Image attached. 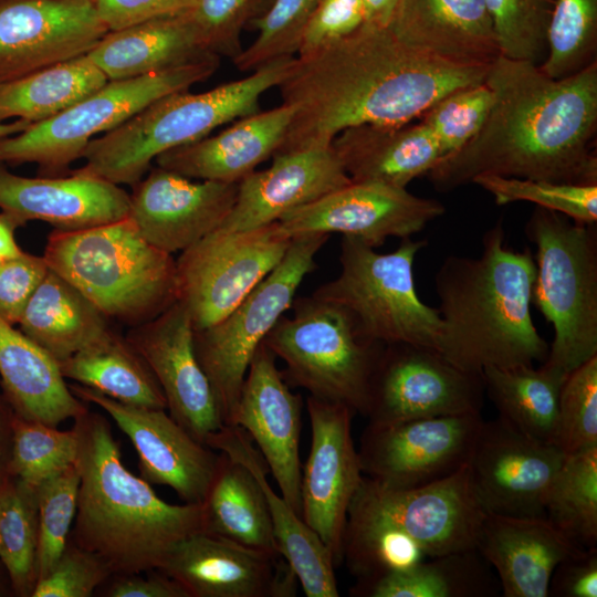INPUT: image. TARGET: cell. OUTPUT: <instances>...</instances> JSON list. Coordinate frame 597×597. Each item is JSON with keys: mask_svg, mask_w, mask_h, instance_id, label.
Listing matches in <instances>:
<instances>
[{"mask_svg": "<svg viewBox=\"0 0 597 597\" xmlns=\"http://www.w3.org/2000/svg\"><path fill=\"white\" fill-rule=\"evenodd\" d=\"M484 83L492 105L482 127L427 174L438 191L483 174L597 185V61L552 78L538 64L499 55Z\"/></svg>", "mask_w": 597, "mask_h": 597, "instance_id": "cell-1", "label": "cell"}, {"mask_svg": "<svg viewBox=\"0 0 597 597\" xmlns=\"http://www.w3.org/2000/svg\"><path fill=\"white\" fill-rule=\"evenodd\" d=\"M489 66L429 56L402 43L388 27L364 23L353 34L295 57L277 86L294 115L276 154L328 147L341 132L358 125L407 124L447 94L483 83Z\"/></svg>", "mask_w": 597, "mask_h": 597, "instance_id": "cell-2", "label": "cell"}, {"mask_svg": "<svg viewBox=\"0 0 597 597\" xmlns=\"http://www.w3.org/2000/svg\"><path fill=\"white\" fill-rule=\"evenodd\" d=\"M535 274L534 256L509 247L502 220L484 233L478 258L447 256L434 275L438 352L481 375L486 367L544 363L549 346L531 313Z\"/></svg>", "mask_w": 597, "mask_h": 597, "instance_id": "cell-3", "label": "cell"}, {"mask_svg": "<svg viewBox=\"0 0 597 597\" xmlns=\"http://www.w3.org/2000/svg\"><path fill=\"white\" fill-rule=\"evenodd\" d=\"M80 472L71 540L100 556L113 575L160 567L181 540L206 532L205 503L170 504L123 463L108 420L85 410L73 419Z\"/></svg>", "mask_w": 597, "mask_h": 597, "instance_id": "cell-4", "label": "cell"}, {"mask_svg": "<svg viewBox=\"0 0 597 597\" xmlns=\"http://www.w3.org/2000/svg\"><path fill=\"white\" fill-rule=\"evenodd\" d=\"M295 56L274 60L250 75L209 91L161 96L85 148L78 169L134 187L161 154L260 111L261 97L286 77Z\"/></svg>", "mask_w": 597, "mask_h": 597, "instance_id": "cell-5", "label": "cell"}, {"mask_svg": "<svg viewBox=\"0 0 597 597\" xmlns=\"http://www.w3.org/2000/svg\"><path fill=\"white\" fill-rule=\"evenodd\" d=\"M49 269L78 289L109 320L130 327L178 301L176 260L146 241L127 216L87 229L49 234Z\"/></svg>", "mask_w": 597, "mask_h": 597, "instance_id": "cell-6", "label": "cell"}, {"mask_svg": "<svg viewBox=\"0 0 597 597\" xmlns=\"http://www.w3.org/2000/svg\"><path fill=\"white\" fill-rule=\"evenodd\" d=\"M525 234L536 248L532 304L554 331L544 364L568 376L597 356V226L536 207Z\"/></svg>", "mask_w": 597, "mask_h": 597, "instance_id": "cell-7", "label": "cell"}, {"mask_svg": "<svg viewBox=\"0 0 597 597\" xmlns=\"http://www.w3.org/2000/svg\"><path fill=\"white\" fill-rule=\"evenodd\" d=\"M426 240L404 238L379 253L362 240L343 235L339 274L312 295L343 308L365 342L411 344L438 352L441 317L417 293L413 263Z\"/></svg>", "mask_w": 597, "mask_h": 597, "instance_id": "cell-8", "label": "cell"}, {"mask_svg": "<svg viewBox=\"0 0 597 597\" xmlns=\"http://www.w3.org/2000/svg\"><path fill=\"white\" fill-rule=\"evenodd\" d=\"M292 308L263 341L284 362V380L365 417L384 345L363 341L343 308L313 295L295 298Z\"/></svg>", "mask_w": 597, "mask_h": 597, "instance_id": "cell-9", "label": "cell"}, {"mask_svg": "<svg viewBox=\"0 0 597 597\" xmlns=\"http://www.w3.org/2000/svg\"><path fill=\"white\" fill-rule=\"evenodd\" d=\"M220 57L147 74L108 81L55 116L0 138V164H36L40 176L69 174L88 143L119 126L157 98L189 90L209 78Z\"/></svg>", "mask_w": 597, "mask_h": 597, "instance_id": "cell-10", "label": "cell"}, {"mask_svg": "<svg viewBox=\"0 0 597 597\" xmlns=\"http://www.w3.org/2000/svg\"><path fill=\"white\" fill-rule=\"evenodd\" d=\"M329 234L291 239L280 263L216 324L193 331L198 362L216 396L223 423L231 425L249 365L265 336L292 307L304 277L316 268V254Z\"/></svg>", "mask_w": 597, "mask_h": 597, "instance_id": "cell-11", "label": "cell"}, {"mask_svg": "<svg viewBox=\"0 0 597 597\" xmlns=\"http://www.w3.org/2000/svg\"><path fill=\"white\" fill-rule=\"evenodd\" d=\"M291 238L271 224L214 230L176 259L178 301L193 331L224 318L280 263Z\"/></svg>", "mask_w": 597, "mask_h": 597, "instance_id": "cell-12", "label": "cell"}, {"mask_svg": "<svg viewBox=\"0 0 597 597\" xmlns=\"http://www.w3.org/2000/svg\"><path fill=\"white\" fill-rule=\"evenodd\" d=\"M481 374L465 371L439 352L411 344L384 345L369 391L366 418L383 426L419 418L480 412Z\"/></svg>", "mask_w": 597, "mask_h": 597, "instance_id": "cell-13", "label": "cell"}, {"mask_svg": "<svg viewBox=\"0 0 597 597\" xmlns=\"http://www.w3.org/2000/svg\"><path fill=\"white\" fill-rule=\"evenodd\" d=\"M483 422L473 412L368 423L357 449L362 473L392 489L444 479L469 462Z\"/></svg>", "mask_w": 597, "mask_h": 597, "instance_id": "cell-14", "label": "cell"}, {"mask_svg": "<svg viewBox=\"0 0 597 597\" xmlns=\"http://www.w3.org/2000/svg\"><path fill=\"white\" fill-rule=\"evenodd\" d=\"M311 449L301 475V517L334 557L343 562L350 502L364 478L352 436L355 413L345 405L308 396Z\"/></svg>", "mask_w": 597, "mask_h": 597, "instance_id": "cell-15", "label": "cell"}, {"mask_svg": "<svg viewBox=\"0 0 597 597\" xmlns=\"http://www.w3.org/2000/svg\"><path fill=\"white\" fill-rule=\"evenodd\" d=\"M353 499L401 528L428 557L476 549L486 515L468 463L444 479L410 489L387 488L364 476Z\"/></svg>", "mask_w": 597, "mask_h": 597, "instance_id": "cell-16", "label": "cell"}, {"mask_svg": "<svg viewBox=\"0 0 597 597\" xmlns=\"http://www.w3.org/2000/svg\"><path fill=\"white\" fill-rule=\"evenodd\" d=\"M446 208L407 188L352 181L320 199L285 213L280 230L289 238L333 232L354 237L376 249L388 238H410L442 216Z\"/></svg>", "mask_w": 597, "mask_h": 597, "instance_id": "cell-17", "label": "cell"}, {"mask_svg": "<svg viewBox=\"0 0 597 597\" xmlns=\"http://www.w3.org/2000/svg\"><path fill=\"white\" fill-rule=\"evenodd\" d=\"M565 454L501 418L483 422L468 462L473 489L489 514L546 517L552 484Z\"/></svg>", "mask_w": 597, "mask_h": 597, "instance_id": "cell-18", "label": "cell"}, {"mask_svg": "<svg viewBox=\"0 0 597 597\" xmlns=\"http://www.w3.org/2000/svg\"><path fill=\"white\" fill-rule=\"evenodd\" d=\"M69 388L82 401L103 409L129 438L144 480L171 488L185 503L206 501L220 454L196 440L166 409L126 405L80 384Z\"/></svg>", "mask_w": 597, "mask_h": 597, "instance_id": "cell-19", "label": "cell"}, {"mask_svg": "<svg viewBox=\"0 0 597 597\" xmlns=\"http://www.w3.org/2000/svg\"><path fill=\"white\" fill-rule=\"evenodd\" d=\"M107 32L93 0H0V83L85 55Z\"/></svg>", "mask_w": 597, "mask_h": 597, "instance_id": "cell-20", "label": "cell"}, {"mask_svg": "<svg viewBox=\"0 0 597 597\" xmlns=\"http://www.w3.org/2000/svg\"><path fill=\"white\" fill-rule=\"evenodd\" d=\"M157 570L176 580L188 597H293L300 586L280 553L210 532L178 542Z\"/></svg>", "mask_w": 597, "mask_h": 597, "instance_id": "cell-21", "label": "cell"}, {"mask_svg": "<svg viewBox=\"0 0 597 597\" xmlns=\"http://www.w3.org/2000/svg\"><path fill=\"white\" fill-rule=\"evenodd\" d=\"M126 338L156 377L170 417L205 444L224 423L196 356L193 327L186 308L176 302L155 318L130 327Z\"/></svg>", "mask_w": 597, "mask_h": 597, "instance_id": "cell-22", "label": "cell"}, {"mask_svg": "<svg viewBox=\"0 0 597 597\" xmlns=\"http://www.w3.org/2000/svg\"><path fill=\"white\" fill-rule=\"evenodd\" d=\"M276 357L262 343L249 365L231 425L254 441L281 495L301 516L302 399L291 391Z\"/></svg>", "mask_w": 597, "mask_h": 597, "instance_id": "cell-23", "label": "cell"}, {"mask_svg": "<svg viewBox=\"0 0 597 597\" xmlns=\"http://www.w3.org/2000/svg\"><path fill=\"white\" fill-rule=\"evenodd\" d=\"M132 188L128 217L146 241L169 254L217 230L238 192V184L196 181L158 166Z\"/></svg>", "mask_w": 597, "mask_h": 597, "instance_id": "cell-24", "label": "cell"}, {"mask_svg": "<svg viewBox=\"0 0 597 597\" xmlns=\"http://www.w3.org/2000/svg\"><path fill=\"white\" fill-rule=\"evenodd\" d=\"M0 209L18 227L44 221L73 231L126 218L129 193L81 169L56 177L18 176L0 164Z\"/></svg>", "mask_w": 597, "mask_h": 597, "instance_id": "cell-25", "label": "cell"}, {"mask_svg": "<svg viewBox=\"0 0 597 597\" xmlns=\"http://www.w3.org/2000/svg\"><path fill=\"white\" fill-rule=\"evenodd\" d=\"M272 165L238 184L233 208L218 228L245 231L279 221L349 182L332 146L276 154Z\"/></svg>", "mask_w": 597, "mask_h": 597, "instance_id": "cell-26", "label": "cell"}, {"mask_svg": "<svg viewBox=\"0 0 597 597\" xmlns=\"http://www.w3.org/2000/svg\"><path fill=\"white\" fill-rule=\"evenodd\" d=\"M388 29L406 45L465 66H489L500 49L484 0H398Z\"/></svg>", "mask_w": 597, "mask_h": 597, "instance_id": "cell-27", "label": "cell"}, {"mask_svg": "<svg viewBox=\"0 0 597 597\" xmlns=\"http://www.w3.org/2000/svg\"><path fill=\"white\" fill-rule=\"evenodd\" d=\"M293 115L294 108L285 103L259 111L213 136L168 150L154 163L196 180L239 184L277 153Z\"/></svg>", "mask_w": 597, "mask_h": 597, "instance_id": "cell-28", "label": "cell"}, {"mask_svg": "<svg viewBox=\"0 0 597 597\" xmlns=\"http://www.w3.org/2000/svg\"><path fill=\"white\" fill-rule=\"evenodd\" d=\"M475 548L496 569L505 597H547L555 566L582 547L546 517L486 513Z\"/></svg>", "mask_w": 597, "mask_h": 597, "instance_id": "cell-29", "label": "cell"}, {"mask_svg": "<svg viewBox=\"0 0 597 597\" xmlns=\"http://www.w3.org/2000/svg\"><path fill=\"white\" fill-rule=\"evenodd\" d=\"M250 436L238 426L224 425L210 434L206 446L249 468L266 496L280 554L295 573L307 597H337L335 562L329 549L282 495L271 488L268 465Z\"/></svg>", "mask_w": 597, "mask_h": 597, "instance_id": "cell-30", "label": "cell"}, {"mask_svg": "<svg viewBox=\"0 0 597 597\" xmlns=\"http://www.w3.org/2000/svg\"><path fill=\"white\" fill-rule=\"evenodd\" d=\"M331 146L352 181L404 188L442 157L438 139L421 122L349 127Z\"/></svg>", "mask_w": 597, "mask_h": 597, "instance_id": "cell-31", "label": "cell"}, {"mask_svg": "<svg viewBox=\"0 0 597 597\" xmlns=\"http://www.w3.org/2000/svg\"><path fill=\"white\" fill-rule=\"evenodd\" d=\"M87 55L108 81L219 57L206 49L188 11L108 31Z\"/></svg>", "mask_w": 597, "mask_h": 597, "instance_id": "cell-32", "label": "cell"}, {"mask_svg": "<svg viewBox=\"0 0 597 597\" xmlns=\"http://www.w3.org/2000/svg\"><path fill=\"white\" fill-rule=\"evenodd\" d=\"M0 376L4 399L24 419L57 427L88 409L70 390L56 360L1 316Z\"/></svg>", "mask_w": 597, "mask_h": 597, "instance_id": "cell-33", "label": "cell"}, {"mask_svg": "<svg viewBox=\"0 0 597 597\" xmlns=\"http://www.w3.org/2000/svg\"><path fill=\"white\" fill-rule=\"evenodd\" d=\"M60 363L108 328V318L78 289L49 269L18 323Z\"/></svg>", "mask_w": 597, "mask_h": 597, "instance_id": "cell-34", "label": "cell"}, {"mask_svg": "<svg viewBox=\"0 0 597 597\" xmlns=\"http://www.w3.org/2000/svg\"><path fill=\"white\" fill-rule=\"evenodd\" d=\"M62 376L126 405L167 409L153 371L127 341L111 327L57 363Z\"/></svg>", "mask_w": 597, "mask_h": 597, "instance_id": "cell-35", "label": "cell"}, {"mask_svg": "<svg viewBox=\"0 0 597 597\" xmlns=\"http://www.w3.org/2000/svg\"><path fill=\"white\" fill-rule=\"evenodd\" d=\"M203 503L206 532L280 553L264 491L241 462L220 452L218 470Z\"/></svg>", "mask_w": 597, "mask_h": 597, "instance_id": "cell-36", "label": "cell"}, {"mask_svg": "<svg viewBox=\"0 0 597 597\" xmlns=\"http://www.w3.org/2000/svg\"><path fill=\"white\" fill-rule=\"evenodd\" d=\"M567 376L542 363L540 367H486L484 389L502 420L524 436L555 446L558 401Z\"/></svg>", "mask_w": 597, "mask_h": 597, "instance_id": "cell-37", "label": "cell"}, {"mask_svg": "<svg viewBox=\"0 0 597 597\" xmlns=\"http://www.w3.org/2000/svg\"><path fill=\"white\" fill-rule=\"evenodd\" d=\"M107 82L85 54L0 83V122L49 119Z\"/></svg>", "mask_w": 597, "mask_h": 597, "instance_id": "cell-38", "label": "cell"}, {"mask_svg": "<svg viewBox=\"0 0 597 597\" xmlns=\"http://www.w3.org/2000/svg\"><path fill=\"white\" fill-rule=\"evenodd\" d=\"M494 591L489 564L476 549L428 557L349 590L357 597H484Z\"/></svg>", "mask_w": 597, "mask_h": 597, "instance_id": "cell-39", "label": "cell"}, {"mask_svg": "<svg viewBox=\"0 0 597 597\" xmlns=\"http://www.w3.org/2000/svg\"><path fill=\"white\" fill-rule=\"evenodd\" d=\"M426 558L422 547L401 528L352 500L343 536V561L356 583L408 569Z\"/></svg>", "mask_w": 597, "mask_h": 597, "instance_id": "cell-40", "label": "cell"}, {"mask_svg": "<svg viewBox=\"0 0 597 597\" xmlns=\"http://www.w3.org/2000/svg\"><path fill=\"white\" fill-rule=\"evenodd\" d=\"M546 519L574 545L597 544V447L565 455L552 484Z\"/></svg>", "mask_w": 597, "mask_h": 597, "instance_id": "cell-41", "label": "cell"}, {"mask_svg": "<svg viewBox=\"0 0 597 597\" xmlns=\"http://www.w3.org/2000/svg\"><path fill=\"white\" fill-rule=\"evenodd\" d=\"M36 488L11 475L0 486V559L21 596H31L36 583Z\"/></svg>", "mask_w": 597, "mask_h": 597, "instance_id": "cell-42", "label": "cell"}, {"mask_svg": "<svg viewBox=\"0 0 597 597\" xmlns=\"http://www.w3.org/2000/svg\"><path fill=\"white\" fill-rule=\"evenodd\" d=\"M597 0H556L541 71L552 78L572 75L596 62Z\"/></svg>", "mask_w": 597, "mask_h": 597, "instance_id": "cell-43", "label": "cell"}, {"mask_svg": "<svg viewBox=\"0 0 597 597\" xmlns=\"http://www.w3.org/2000/svg\"><path fill=\"white\" fill-rule=\"evenodd\" d=\"M77 437L73 428L24 419L13 412L11 420L10 473L38 488L52 475L75 463Z\"/></svg>", "mask_w": 597, "mask_h": 597, "instance_id": "cell-44", "label": "cell"}, {"mask_svg": "<svg viewBox=\"0 0 597 597\" xmlns=\"http://www.w3.org/2000/svg\"><path fill=\"white\" fill-rule=\"evenodd\" d=\"M472 184L492 195L498 205L526 201L578 222H597V185L564 184L492 174L479 175Z\"/></svg>", "mask_w": 597, "mask_h": 597, "instance_id": "cell-45", "label": "cell"}, {"mask_svg": "<svg viewBox=\"0 0 597 597\" xmlns=\"http://www.w3.org/2000/svg\"><path fill=\"white\" fill-rule=\"evenodd\" d=\"M80 472L74 464L38 488L36 580L53 568L62 555L77 510Z\"/></svg>", "mask_w": 597, "mask_h": 597, "instance_id": "cell-46", "label": "cell"}, {"mask_svg": "<svg viewBox=\"0 0 597 597\" xmlns=\"http://www.w3.org/2000/svg\"><path fill=\"white\" fill-rule=\"evenodd\" d=\"M321 0H273L271 7L253 20L255 40L233 60L241 72L297 54L305 28Z\"/></svg>", "mask_w": 597, "mask_h": 597, "instance_id": "cell-47", "label": "cell"}, {"mask_svg": "<svg viewBox=\"0 0 597 597\" xmlns=\"http://www.w3.org/2000/svg\"><path fill=\"white\" fill-rule=\"evenodd\" d=\"M501 55L538 64L547 52L554 0H484Z\"/></svg>", "mask_w": 597, "mask_h": 597, "instance_id": "cell-48", "label": "cell"}, {"mask_svg": "<svg viewBox=\"0 0 597 597\" xmlns=\"http://www.w3.org/2000/svg\"><path fill=\"white\" fill-rule=\"evenodd\" d=\"M555 446L565 455L597 447V356L574 369L562 386Z\"/></svg>", "mask_w": 597, "mask_h": 597, "instance_id": "cell-49", "label": "cell"}, {"mask_svg": "<svg viewBox=\"0 0 597 597\" xmlns=\"http://www.w3.org/2000/svg\"><path fill=\"white\" fill-rule=\"evenodd\" d=\"M491 105L492 92L483 82L447 94L421 115V123L438 139L441 158L460 149L479 132Z\"/></svg>", "mask_w": 597, "mask_h": 597, "instance_id": "cell-50", "label": "cell"}, {"mask_svg": "<svg viewBox=\"0 0 597 597\" xmlns=\"http://www.w3.org/2000/svg\"><path fill=\"white\" fill-rule=\"evenodd\" d=\"M256 3L258 0H195L188 14L206 49L233 61L243 50L241 33Z\"/></svg>", "mask_w": 597, "mask_h": 597, "instance_id": "cell-51", "label": "cell"}, {"mask_svg": "<svg viewBox=\"0 0 597 597\" xmlns=\"http://www.w3.org/2000/svg\"><path fill=\"white\" fill-rule=\"evenodd\" d=\"M113 575L96 554L71 537L48 575L36 580L31 597H90Z\"/></svg>", "mask_w": 597, "mask_h": 597, "instance_id": "cell-52", "label": "cell"}, {"mask_svg": "<svg viewBox=\"0 0 597 597\" xmlns=\"http://www.w3.org/2000/svg\"><path fill=\"white\" fill-rule=\"evenodd\" d=\"M365 23L362 0H321L302 36L297 56L308 55L356 32Z\"/></svg>", "mask_w": 597, "mask_h": 597, "instance_id": "cell-53", "label": "cell"}, {"mask_svg": "<svg viewBox=\"0 0 597 597\" xmlns=\"http://www.w3.org/2000/svg\"><path fill=\"white\" fill-rule=\"evenodd\" d=\"M49 271L44 256L23 252L0 264V316L15 325Z\"/></svg>", "mask_w": 597, "mask_h": 597, "instance_id": "cell-54", "label": "cell"}, {"mask_svg": "<svg viewBox=\"0 0 597 597\" xmlns=\"http://www.w3.org/2000/svg\"><path fill=\"white\" fill-rule=\"evenodd\" d=\"M547 597H597V547L577 548L554 568Z\"/></svg>", "mask_w": 597, "mask_h": 597, "instance_id": "cell-55", "label": "cell"}, {"mask_svg": "<svg viewBox=\"0 0 597 597\" xmlns=\"http://www.w3.org/2000/svg\"><path fill=\"white\" fill-rule=\"evenodd\" d=\"M108 31L189 11L195 0H93Z\"/></svg>", "mask_w": 597, "mask_h": 597, "instance_id": "cell-56", "label": "cell"}, {"mask_svg": "<svg viewBox=\"0 0 597 597\" xmlns=\"http://www.w3.org/2000/svg\"><path fill=\"white\" fill-rule=\"evenodd\" d=\"M146 577L140 574L112 575L105 583L102 596L106 597H188L186 590L172 578L155 569Z\"/></svg>", "mask_w": 597, "mask_h": 597, "instance_id": "cell-57", "label": "cell"}, {"mask_svg": "<svg viewBox=\"0 0 597 597\" xmlns=\"http://www.w3.org/2000/svg\"><path fill=\"white\" fill-rule=\"evenodd\" d=\"M13 410L3 398H0V486L11 476V420Z\"/></svg>", "mask_w": 597, "mask_h": 597, "instance_id": "cell-58", "label": "cell"}, {"mask_svg": "<svg viewBox=\"0 0 597 597\" xmlns=\"http://www.w3.org/2000/svg\"><path fill=\"white\" fill-rule=\"evenodd\" d=\"M17 223L4 212H0V264L21 255L24 251L18 245L14 231Z\"/></svg>", "mask_w": 597, "mask_h": 597, "instance_id": "cell-59", "label": "cell"}, {"mask_svg": "<svg viewBox=\"0 0 597 597\" xmlns=\"http://www.w3.org/2000/svg\"><path fill=\"white\" fill-rule=\"evenodd\" d=\"M365 11V23L385 27L389 25L398 0H362Z\"/></svg>", "mask_w": 597, "mask_h": 597, "instance_id": "cell-60", "label": "cell"}, {"mask_svg": "<svg viewBox=\"0 0 597 597\" xmlns=\"http://www.w3.org/2000/svg\"><path fill=\"white\" fill-rule=\"evenodd\" d=\"M30 123L15 119L13 122H0V138L17 134L25 129Z\"/></svg>", "mask_w": 597, "mask_h": 597, "instance_id": "cell-61", "label": "cell"}]
</instances>
